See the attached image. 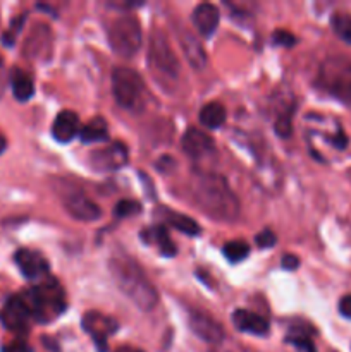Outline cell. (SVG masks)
Segmentation results:
<instances>
[{"label": "cell", "instance_id": "1", "mask_svg": "<svg viewBox=\"0 0 351 352\" xmlns=\"http://www.w3.org/2000/svg\"><path fill=\"white\" fill-rule=\"evenodd\" d=\"M193 201L217 222H234L240 217V199L226 179L213 172H193L189 182Z\"/></svg>", "mask_w": 351, "mask_h": 352}, {"label": "cell", "instance_id": "6", "mask_svg": "<svg viewBox=\"0 0 351 352\" xmlns=\"http://www.w3.org/2000/svg\"><path fill=\"white\" fill-rule=\"evenodd\" d=\"M148 67L160 86L174 85L179 78V60L162 31L153 30L148 50Z\"/></svg>", "mask_w": 351, "mask_h": 352}, {"label": "cell", "instance_id": "22", "mask_svg": "<svg viewBox=\"0 0 351 352\" xmlns=\"http://www.w3.org/2000/svg\"><path fill=\"white\" fill-rule=\"evenodd\" d=\"M10 88L17 102H28L34 95L33 78L19 67H14L10 71Z\"/></svg>", "mask_w": 351, "mask_h": 352}, {"label": "cell", "instance_id": "17", "mask_svg": "<svg viewBox=\"0 0 351 352\" xmlns=\"http://www.w3.org/2000/svg\"><path fill=\"white\" fill-rule=\"evenodd\" d=\"M79 133V117L72 110H62L52 124V136L58 143H69Z\"/></svg>", "mask_w": 351, "mask_h": 352}, {"label": "cell", "instance_id": "24", "mask_svg": "<svg viewBox=\"0 0 351 352\" xmlns=\"http://www.w3.org/2000/svg\"><path fill=\"white\" fill-rule=\"evenodd\" d=\"M79 138L83 143H98L109 140V124L103 117H93L88 124L79 129Z\"/></svg>", "mask_w": 351, "mask_h": 352}, {"label": "cell", "instance_id": "33", "mask_svg": "<svg viewBox=\"0 0 351 352\" xmlns=\"http://www.w3.org/2000/svg\"><path fill=\"white\" fill-rule=\"evenodd\" d=\"M298 267V256H295V254H284V256H282V268H286V270H296Z\"/></svg>", "mask_w": 351, "mask_h": 352}, {"label": "cell", "instance_id": "21", "mask_svg": "<svg viewBox=\"0 0 351 352\" xmlns=\"http://www.w3.org/2000/svg\"><path fill=\"white\" fill-rule=\"evenodd\" d=\"M312 336H313L312 327H310L306 322L298 320V322H295L291 327H289V332L284 340L301 352H317L315 344H313L312 340Z\"/></svg>", "mask_w": 351, "mask_h": 352}, {"label": "cell", "instance_id": "26", "mask_svg": "<svg viewBox=\"0 0 351 352\" xmlns=\"http://www.w3.org/2000/svg\"><path fill=\"white\" fill-rule=\"evenodd\" d=\"M330 26L341 40L351 45V14L334 12L330 17Z\"/></svg>", "mask_w": 351, "mask_h": 352}, {"label": "cell", "instance_id": "28", "mask_svg": "<svg viewBox=\"0 0 351 352\" xmlns=\"http://www.w3.org/2000/svg\"><path fill=\"white\" fill-rule=\"evenodd\" d=\"M141 212V205L134 199H120L119 203L116 205L114 208V215L117 219H126V217L134 215V213H140Z\"/></svg>", "mask_w": 351, "mask_h": 352}, {"label": "cell", "instance_id": "16", "mask_svg": "<svg viewBox=\"0 0 351 352\" xmlns=\"http://www.w3.org/2000/svg\"><path fill=\"white\" fill-rule=\"evenodd\" d=\"M155 217L162 220V226H171L178 229L179 232L186 234V236H198L202 232V227L189 217L182 215V213L174 212V210L167 208V206H158L155 210Z\"/></svg>", "mask_w": 351, "mask_h": 352}, {"label": "cell", "instance_id": "32", "mask_svg": "<svg viewBox=\"0 0 351 352\" xmlns=\"http://www.w3.org/2000/svg\"><path fill=\"white\" fill-rule=\"evenodd\" d=\"M339 313L344 316V318L351 320V294H346V296H343V298H341Z\"/></svg>", "mask_w": 351, "mask_h": 352}, {"label": "cell", "instance_id": "27", "mask_svg": "<svg viewBox=\"0 0 351 352\" xmlns=\"http://www.w3.org/2000/svg\"><path fill=\"white\" fill-rule=\"evenodd\" d=\"M291 117H292V107H288V109L282 110L281 113L277 116L275 119V133L279 134L281 138H289L292 133V122H291Z\"/></svg>", "mask_w": 351, "mask_h": 352}, {"label": "cell", "instance_id": "12", "mask_svg": "<svg viewBox=\"0 0 351 352\" xmlns=\"http://www.w3.org/2000/svg\"><path fill=\"white\" fill-rule=\"evenodd\" d=\"M64 208L72 219L79 220V222H95L102 217L100 206L81 191L69 192L64 198Z\"/></svg>", "mask_w": 351, "mask_h": 352}, {"label": "cell", "instance_id": "10", "mask_svg": "<svg viewBox=\"0 0 351 352\" xmlns=\"http://www.w3.org/2000/svg\"><path fill=\"white\" fill-rule=\"evenodd\" d=\"M83 329H85L86 333L92 336L98 352H107V349H109L107 337L116 332L117 323L110 316H103L96 311H89L83 316Z\"/></svg>", "mask_w": 351, "mask_h": 352}, {"label": "cell", "instance_id": "23", "mask_svg": "<svg viewBox=\"0 0 351 352\" xmlns=\"http://www.w3.org/2000/svg\"><path fill=\"white\" fill-rule=\"evenodd\" d=\"M200 124H203L209 129H219V127L224 126L227 119L226 107L220 102H209L202 107L200 110Z\"/></svg>", "mask_w": 351, "mask_h": 352}, {"label": "cell", "instance_id": "19", "mask_svg": "<svg viewBox=\"0 0 351 352\" xmlns=\"http://www.w3.org/2000/svg\"><path fill=\"white\" fill-rule=\"evenodd\" d=\"M141 241H143L145 244H155V246L158 248V251L162 253V256L172 258L178 254L176 244L172 243L171 236H169L167 227L162 226V223L141 230Z\"/></svg>", "mask_w": 351, "mask_h": 352}, {"label": "cell", "instance_id": "18", "mask_svg": "<svg viewBox=\"0 0 351 352\" xmlns=\"http://www.w3.org/2000/svg\"><path fill=\"white\" fill-rule=\"evenodd\" d=\"M193 24L203 36H212L220 21V12L213 3H200L193 10Z\"/></svg>", "mask_w": 351, "mask_h": 352}, {"label": "cell", "instance_id": "34", "mask_svg": "<svg viewBox=\"0 0 351 352\" xmlns=\"http://www.w3.org/2000/svg\"><path fill=\"white\" fill-rule=\"evenodd\" d=\"M110 7H116V9H134V7L143 6V2H110Z\"/></svg>", "mask_w": 351, "mask_h": 352}, {"label": "cell", "instance_id": "29", "mask_svg": "<svg viewBox=\"0 0 351 352\" xmlns=\"http://www.w3.org/2000/svg\"><path fill=\"white\" fill-rule=\"evenodd\" d=\"M272 43L279 45V47L289 48V47H295L296 38H295V34L289 33V31L275 30L274 33H272Z\"/></svg>", "mask_w": 351, "mask_h": 352}, {"label": "cell", "instance_id": "3", "mask_svg": "<svg viewBox=\"0 0 351 352\" xmlns=\"http://www.w3.org/2000/svg\"><path fill=\"white\" fill-rule=\"evenodd\" d=\"M33 320L48 323L58 318L65 309V292L54 277H45L38 285L23 294Z\"/></svg>", "mask_w": 351, "mask_h": 352}, {"label": "cell", "instance_id": "15", "mask_svg": "<svg viewBox=\"0 0 351 352\" xmlns=\"http://www.w3.org/2000/svg\"><path fill=\"white\" fill-rule=\"evenodd\" d=\"M233 322L240 332L251 333V336L265 337L268 336V330H270V325H268V322L264 316L257 315L253 311H248V309H236L233 313Z\"/></svg>", "mask_w": 351, "mask_h": 352}, {"label": "cell", "instance_id": "13", "mask_svg": "<svg viewBox=\"0 0 351 352\" xmlns=\"http://www.w3.org/2000/svg\"><path fill=\"white\" fill-rule=\"evenodd\" d=\"M14 260H16L17 268L21 270V274L26 278L33 280V278H41L48 277V272H50V265H48L47 258L41 253L33 250H19L14 254Z\"/></svg>", "mask_w": 351, "mask_h": 352}, {"label": "cell", "instance_id": "36", "mask_svg": "<svg viewBox=\"0 0 351 352\" xmlns=\"http://www.w3.org/2000/svg\"><path fill=\"white\" fill-rule=\"evenodd\" d=\"M7 148V140L2 133H0V153H3V150Z\"/></svg>", "mask_w": 351, "mask_h": 352}, {"label": "cell", "instance_id": "5", "mask_svg": "<svg viewBox=\"0 0 351 352\" xmlns=\"http://www.w3.org/2000/svg\"><path fill=\"white\" fill-rule=\"evenodd\" d=\"M112 93L117 105L126 112L140 113L147 103L145 82L140 72L131 67H116L112 72Z\"/></svg>", "mask_w": 351, "mask_h": 352}, {"label": "cell", "instance_id": "8", "mask_svg": "<svg viewBox=\"0 0 351 352\" xmlns=\"http://www.w3.org/2000/svg\"><path fill=\"white\" fill-rule=\"evenodd\" d=\"M33 320L30 308L23 296H10L0 313V322L3 323L9 332L16 333L17 337H24L30 332V322Z\"/></svg>", "mask_w": 351, "mask_h": 352}, {"label": "cell", "instance_id": "20", "mask_svg": "<svg viewBox=\"0 0 351 352\" xmlns=\"http://www.w3.org/2000/svg\"><path fill=\"white\" fill-rule=\"evenodd\" d=\"M179 43H181L182 52H184L186 58H188L189 65H191L195 71H202L206 65V55L203 50L202 43L196 40V36L189 31H181L179 34Z\"/></svg>", "mask_w": 351, "mask_h": 352}, {"label": "cell", "instance_id": "7", "mask_svg": "<svg viewBox=\"0 0 351 352\" xmlns=\"http://www.w3.org/2000/svg\"><path fill=\"white\" fill-rule=\"evenodd\" d=\"M110 48L116 52L119 57L131 58L138 54L141 48V41H143V33H141L140 19L133 14H124V16L117 17L112 24H110L109 31Z\"/></svg>", "mask_w": 351, "mask_h": 352}, {"label": "cell", "instance_id": "30", "mask_svg": "<svg viewBox=\"0 0 351 352\" xmlns=\"http://www.w3.org/2000/svg\"><path fill=\"white\" fill-rule=\"evenodd\" d=\"M255 243H257V246L262 248V250H267V248H272L277 243V237H275V234L272 232V230L265 229L255 237Z\"/></svg>", "mask_w": 351, "mask_h": 352}, {"label": "cell", "instance_id": "35", "mask_svg": "<svg viewBox=\"0 0 351 352\" xmlns=\"http://www.w3.org/2000/svg\"><path fill=\"white\" fill-rule=\"evenodd\" d=\"M114 352H143V351L138 349V347H133V346H120V347H117Z\"/></svg>", "mask_w": 351, "mask_h": 352}, {"label": "cell", "instance_id": "37", "mask_svg": "<svg viewBox=\"0 0 351 352\" xmlns=\"http://www.w3.org/2000/svg\"><path fill=\"white\" fill-rule=\"evenodd\" d=\"M212 352H213V351H212Z\"/></svg>", "mask_w": 351, "mask_h": 352}, {"label": "cell", "instance_id": "25", "mask_svg": "<svg viewBox=\"0 0 351 352\" xmlns=\"http://www.w3.org/2000/svg\"><path fill=\"white\" fill-rule=\"evenodd\" d=\"M222 253L229 263H240L244 258H248V254H250V246H248V243H244V241L241 239L229 241V243L224 244Z\"/></svg>", "mask_w": 351, "mask_h": 352}, {"label": "cell", "instance_id": "9", "mask_svg": "<svg viewBox=\"0 0 351 352\" xmlns=\"http://www.w3.org/2000/svg\"><path fill=\"white\" fill-rule=\"evenodd\" d=\"M188 325L200 340L212 344V346H219L226 337L224 327L219 322H215L209 313L200 311V309H189Z\"/></svg>", "mask_w": 351, "mask_h": 352}, {"label": "cell", "instance_id": "11", "mask_svg": "<svg viewBox=\"0 0 351 352\" xmlns=\"http://www.w3.org/2000/svg\"><path fill=\"white\" fill-rule=\"evenodd\" d=\"M92 167L98 172H110L124 167L127 162V148L123 143H112L107 148L95 150L89 157Z\"/></svg>", "mask_w": 351, "mask_h": 352}, {"label": "cell", "instance_id": "14", "mask_svg": "<svg viewBox=\"0 0 351 352\" xmlns=\"http://www.w3.org/2000/svg\"><path fill=\"white\" fill-rule=\"evenodd\" d=\"M182 151L188 155L193 160H202V158L209 157L215 151V144H213V140L203 131L196 129V127H189L184 133L181 140Z\"/></svg>", "mask_w": 351, "mask_h": 352}, {"label": "cell", "instance_id": "4", "mask_svg": "<svg viewBox=\"0 0 351 352\" xmlns=\"http://www.w3.org/2000/svg\"><path fill=\"white\" fill-rule=\"evenodd\" d=\"M317 86L339 102L351 105V58L344 55L327 57L317 74Z\"/></svg>", "mask_w": 351, "mask_h": 352}, {"label": "cell", "instance_id": "2", "mask_svg": "<svg viewBox=\"0 0 351 352\" xmlns=\"http://www.w3.org/2000/svg\"><path fill=\"white\" fill-rule=\"evenodd\" d=\"M109 272L119 291L141 311H151L158 305L157 289L136 260L126 254L110 258Z\"/></svg>", "mask_w": 351, "mask_h": 352}, {"label": "cell", "instance_id": "31", "mask_svg": "<svg viewBox=\"0 0 351 352\" xmlns=\"http://www.w3.org/2000/svg\"><path fill=\"white\" fill-rule=\"evenodd\" d=\"M2 352H33V351H31V347L28 346L26 342L16 340V342L9 344V346H3Z\"/></svg>", "mask_w": 351, "mask_h": 352}]
</instances>
